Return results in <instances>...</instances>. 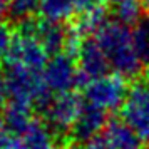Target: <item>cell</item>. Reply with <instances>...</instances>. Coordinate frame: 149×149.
<instances>
[{
    "label": "cell",
    "mask_w": 149,
    "mask_h": 149,
    "mask_svg": "<svg viewBox=\"0 0 149 149\" xmlns=\"http://www.w3.org/2000/svg\"><path fill=\"white\" fill-rule=\"evenodd\" d=\"M91 37L95 39L109 64V69H112L114 74L131 77L144 67L136 50L132 25H127L117 19H106Z\"/></svg>",
    "instance_id": "1"
},
{
    "label": "cell",
    "mask_w": 149,
    "mask_h": 149,
    "mask_svg": "<svg viewBox=\"0 0 149 149\" xmlns=\"http://www.w3.org/2000/svg\"><path fill=\"white\" fill-rule=\"evenodd\" d=\"M50 52L42 45V42L32 34V30L24 25L17 35H14L12 45L7 54V69L42 74V69L47 64Z\"/></svg>",
    "instance_id": "2"
},
{
    "label": "cell",
    "mask_w": 149,
    "mask_h": 149,
    "mask_svg": "<svg viewBox=\"0 0 149 149\" xmlns=\"http://www.w3.org/2000/svg\"><path fill=\"white\" fill-rule=\"evenodd\" d=\"M127 86L124 77L119 74H104L95 79L86 81L84 86V102L104 112L116 111L122 106L127 94Z\"/></svg>",
    "instance_id": "3"
},
{
    "label": "cell",
    "mask_w": 149,
    "mask_h": 149,
    "mask_svg": "<svg viewBox=\"0 0 149 149\" xmlns=\"http://www.w3.org/2000/svg\"><path fill=\"white\" fill-rule=\"evenodd\" d=\"M79 75L81 72L75 59L65 52L52 54L42 69V81L50 95L72 92L79 81Z\"/></svg>",
    "instance_id": "4"
},
{
    "label": "cell",
    "mask_w": 149,
    "mask_h": 149,
    "mask_svg": "<svg viewBox=\"0 0 149 149\" xmlns=\"http://www.w3.org/2000/svg\"><path fill=\"white\" fill-rule=\"evenodd\" d=\"M121 114L144 141H149V77L136 81L127 89Z\"/></svg>",
    "instance_id": "5"
},
{
    "label": "cell",
    "mask_w": 149,
    "mask_h": 149,
    "mask_svg": "<svg viewBox=\"0 0 149 149\" xmlns=\"http://www.w3.org/2000/svg\"><path fill=\"white\" fill-rule=\"evenodd\" d=\"M84 101L74 92L52 95L45 104V119L57 131H70L81 114Z\"/></svg>",
    "instance_id": "6"
},
{
    "label": "cell",
    "mask_w": 149,
    "mask_h": 149,
    "mask_svg": "<svg viewBox=\"0 0 149 149\" xmlns=\"http://www.w3.org/2000/svg\"><path fill=\"white\" fill-rule=\"evenodd\" d=\"M95 7H99V0H40L39 12L44 20L61 25Z\"/></svg>",
    "instance_id": "7"
},
{
    "label": "cell",
    "mask_w": 149,
    "mask_h": 149,
    "mask_svg": "<svg viewBox=\"0 0 149 149\" xmlns=\"http://www.w3.org/2000/svg\"><path fill=\"white\" fill-rule=\"evenodd\" d=\"M75 62H77L81 75L86 77L87 81L101 77L107 74L109 70V64L94 37H82V40L77 44Z\"/></svg>",
    "instance_id": "8"
},
{
    "label": "cell",
    "mask_w": 149,
    "mask_h": 149,
    "mask_svg": "<svg viewBox=\"0 0 149 149\" xmlns=\"http://www.w3.org/2000/svg\"><path fill=\"white\" fill-rule=\"evenodd\" d=\"M14 136L19 139L22 149H59L55 129L49 122L39 119H32L22 131L15 132Z\"/></svg>",
    "instance_id": "9"
},
{
    "label": "cell",
    "mask_w": 149,
    "mask_h": 149,
    "mask_svg": "<svg viewBox=\"0 0 149 149\" xmlns=\"http://www.w3.org/2000/svg\"><path fill=\"white\" fill-rule=\"evenodd\" d=\"M106 126H107V112L84 102L81 114L77 117L74 127L70 129V132L77 141L84 144L91 139H95L101 134V131L106 129Z\"/></svg>",
    "instance_id": "10"
},
{
    "label": "cell",
    "mask_w": 149,
    "mask_h": 149,
    "mask_svg": "<svg viewBox=\"0 0 149 149\" xmlns=\"http://www.w3.org/2000/svg\"><path fill=\"white\" fill-rule=\"evenodd\" d=\"M101 139L109 149H144V139L124 119L107 122Z\"/></svg>",
    "instance_id": "11"
},
{
    "label": "cell",
    "mask_w": 149,
    "mask_h": 149,
    "mask_svg": "<svg viewBox=\"0 0 149 149\" xmlns=\"http://www.w3.org/2000/svg\"><path fill=\"white\" fill-rule=\"evenodd\" d=\"M25 25H27V27L32 30V34L42 42V45L50 52V55L61 52V49L65 45L67 35H65V32L62 30V27L59 24L40 20V22H29Z\"/></svg>",
    "instance_id": "12"
},
{
    "label": "cell",
    "mask_w": 149,
    "mask_h": 149,
    "mask_svg": "<svg viewBox=\"0 0 149 149\" xmlns=\"http://www.w3.org/2000/svg\"><path fill=\"white\" fill-rule=\"evenodd\" d=\"M142 3L139 0H114V15L117 20L124 22L127 25H134L141 20Z\"/></svg>",
    "instance_id": "13"
},
{
    "label": "cell",
    "mask_w": 149,
    "mask_h": 149,
    "mask_svg": "<svg viewBox=\"0 0 149 149\" xmlns=\"http://www.w3.org/2000/svg\"><path fill=\"white\" fill-rule=\"evenodd\" d=\"M137 55L144 65H149V19H141L132 25Z\"/></svg>",
    "instance_id": "14"
},
{
    "label": "cell",
    "mask_w": 149,
    "mask_h": 149,
    "mask_svg": "<svg viewBox=\"0 0 149 149\" xmlns=\"http://www.w3.org/2000/svg\"><path fill=\"white\" fill-rule=\"evenodd\" d=\"M40 0H8V10L15 17H29L34 14V10H39Z\"/></svg>",
    "instance_id": "15"
},
{
    "label": "cell",
    "mask_w": 149,
    "mask_h": 149,
    "mask_svg": "<svg viewBox=\"0 0 149 149\" xmlns=\"http://www.w3.org/2000/svg\"><path fill=\"white\" fill-rule=\"evenodd\" d=\"M12 40H14V35L10 34L7 25H3L0 22V62L7 59L8 49L12 45Z\"/></svg>",
    "instance_id": "16"
},
{
    "label": "cell",
    "mask_w": 149,
    "mask_h": 149,
    "mask_svg": "<svg viewBox=\"0 0 149 149\" xmlns=\"http://www.w3.org/2000/svg\"><path fill=\"white\" fill-rule=\"evenodd\" d=\"M82 149H109V148L104 144V141H102L101 137H95V139H91V141L84 142Z\"/></svg>",
    "instance_id": "17"
},
{
    "label": "cell",
    "mask_w": 149,
    "mask_h": 149,
    "mask_svg": "<svg viewBox=\"0 0 149 149\" xmlns=\"http://www.w3.org/2000/svg\"><path fill=\"white\" fill-rule=\"evenodd\" d=\"M8 97V87H7V79L5 75L0 74V106L5 102V99Z\"/></svg>",
    "instance_id": "18"
},
{
    "label": "cell",
    "mask_w": 149,
    "mask_h": 149,
    "mask_svg": "<svg viewBox=\"0 0 149 149\" xmlns=\"http://www.w3.org/2000/svg\"><path fill=\"white\" fill-rule=\"evenodd\" d=\"M7 134H8V129H7V124H5V117L0 116V142L5 139Z\"/></svg>",
    "instance_id": "19"
},
{
    "label": "cell",
    "mask_w": 149,
    "mask_h": 149,
    "mask_svg": "<svg viewBox=\"0 0 149 149\" xmlns=\"http://www.w3.org/2000/svg\"><path fill=\"white\" fill-rule=\"evenodd\" d=\"M7 10H8V0H0V19L5 15Z\"/></svg>",
    "instance_id": "20"
},
{
    "label": "cell",
    "mask_w": 149,
    "mask_h": 149,
    "mask_svg": "<svg viewBox=\"0 0 149 149\" xmlns=\"http://www.w3.org/2000/svg\"><path fill=\"white\" fill-rule=\"evenodd\" d=\"M141 3H142V7L149 12V0H141Z\"/></svg>",
    "instance_id": "21"
}]
</instances>
